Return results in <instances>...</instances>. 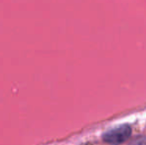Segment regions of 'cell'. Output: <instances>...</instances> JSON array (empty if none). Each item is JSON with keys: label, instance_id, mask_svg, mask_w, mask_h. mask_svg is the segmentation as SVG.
Instances as JSON below:
<instances>
[{"label": "cell", "instance_id": "cell-1", "mask_svg": "<svg viewBox=\"0 0 146 145\" xmlns=\"http://www.w3.org/2000/svg\"><path fill=\"white\" fill-rule=\"evenodd\" d=\"M131 132L132 130L128 124H122L104 132L102 138L104 142L110 145H120L130 138Z\"/></svg>", "mask_w": 146, "mask_h": 145}]
</instances>
